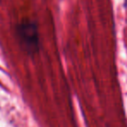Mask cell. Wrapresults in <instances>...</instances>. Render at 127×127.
<instances>
[{
  "label": "cell",
  "instance_id": "6da1fadb",
  "mask_svg": "<svg viewBox=\"0 0 127 127\" xmlns=\"http://www.w3.org/2000/svg\"><path fill=\"white\" fill-rule=\"evenodd\" d=\"M16 34L21 48L26 53L33 55L40 49L38 28L35 22L25 20L18 24Z\"/></svg>",
  "mask_w": 127,
  "mask_h": 127
}]
</instances>
